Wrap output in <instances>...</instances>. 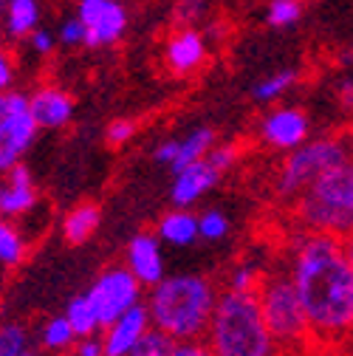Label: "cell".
Masks as SVG:
<instances>
[{"instance_id":"34","label":"cell","mask_w":353,"mask_h":356,"mask_svg":"<svg viewBox=\"0 0 353 356\" xmlns=\"http://www.w3.org/2000/svg\"><path fill=\"white\" fill-rule=\"evenodd\" d=\"M26 40L31 42V49H34L40 57H49V54L54 51V46H57V37H54L49 29H34Z\"/></svg>"},{"instance_id":"19","label":"cell","mask_w":353,"mask_h":356,"mask_svg":"<svg viewBox=\"0 0 353 356\" xmlns=\"http://www.w3.org/2000/svg\"><path fill=\"white\" fill-rule=\"evenodd\" d=\"M0 15H3V29L12 40H26L34 29H40L37 0H6Z\"/></svg>"},{"instance_id":"23","label":"cell","mask_w":353,"mask_h":356,"mask_svg":"<svg viewBox=\"0 0 353 356\" xmlns=\"http://www.w3.org/2000/svg\"><path fill=\"white\" fill-rule=\"evenodd\" d=\"M294 85H297V71H288V68L274 71V74H269L266 79H260V82L254 85L252 99L260 102V105H272V102L283 99Z\"/></svg>"},{"instance_id":"14","label":"cell","mask_w":353,"mask_h":356,"mask_svg":"<svg viewBox=\"0 0 353 356\" xmlns=\"http://www.w3.org/2000/svg\"><path fill=\"white\" fill-rule=\"evenodd\" d=\"M37 204H40V193L23 161L15 164L9 172H3V184H0V218H6V220L26 218L34 212Z\"/></svg>"},{"instance_id":"38","label":"cell","mask_w":353,"mask_h":356,"mask_svg":"<svg viewBox=\"0 0 353 356\" xmlns=\"http://www.w3.org/2000/svg\"><path fill=\"white\" fill-rule=\"evenodd\" d=\"M175 153H179V139H164L158 147H156V153H153V159L158 161V164H172L175 161Z\"/></svg>"},{"instance_id":"21","label":"cell","mask_w":353,"mask_h":356,"mask_svg":"<svg viewBox=\"0 0 353 356\" xmlns=\"http://www.w3.org/2000/svg\"><path fill=\"white\" fill-rule=\"evenodd\" d=\"M28 257V238L15 224V220L0 218V266L3 269H17Z\"/></svg>"},{"instance_id":"1","label":"cell","mask_w":353,"mask_h":356,"mask_svg":"<svg viewBox=\"0 0 353 356\" xmlns=\"http://www.w3.org/2000/svg\"><path fill=\"white\" fill-rule=\"evenodd\" d=\"M288 277L305 311L311 345L339 348L353 328V254L350 238L294 232Z\"/></svg>"},{"instance_id":"37","label":"cell","mask_w":353,"mask_h":356,"mask_svg":"<svg viewBox=\"0 0 353 356\" xmlns=\"http://www.w3.org/2000/svg\"><path fill=\"white\" fill-rule=\"evenodd\" d=\"M15 82V63L9 57V51L0 46V91H9Z\"/></svg>"},{"instance_id":"11","label":"cell","mask_w":353,"mask_h":356,"mask_svg":"<svg viewBox=\"0 0 353 356\" xmlns=\"http://www.w3.org/2000/svg\"><path fill=\"white\" fill-rule=\"evenodd\" d=\"M150 317L145 300L133 308H127L122 317H116L113 323H108L99 331V342H102V356H133L136 345L145 339V334L150 331Z\"/></svg>"},{"instance_id":"26","label":"cell","mask_w":353,"mask_h":356,"mask_svg":"<svg viewBox=\"0 0 353 356\" xmlns=\"http://www.w3.org/2000/svg\"><path fill=\"white\" fill-rule=\"evenodd\" d=\"M28 350V328L23 323H0V356H20Z\"/></svg>"},{"instance_id":"7","label":"cell","mask_w":353,"mask_h":356,"mask_svg":"<svg viewBox=\"0 0 353 356\" xmlns=\"http://www.w3.org/2000/svg\"><path fill=\"white\" fill-rule=\"evenodd\" d=\"M37 124L28 113V97L20 91H0V175L9 172L31 150Z\"/></svg>"},{"instance_id":"33","label":"cell","mask_w":353,"mask_h":356,"mask_svg":"<svg viewBox=\"0 0 353 356\" xmlns=\"http://www.w3.org/2000/svg\"><path fill=\"white\" fill-rule=\"evenodd\" d=\"M57 40L63 42V46H85V29H82V23H79V17L74 15V17H68L63 26H60V34H57Z\"/></svg>"},{"instance_id":"32","label":"cell","mask_w":353,"mask_h":356,"mask_svg":"<svg viewBox=\"0 0 353 356\" xmlns=\"http://www.w3.org/2000/svg\"><path fill=\"white\" fill-rule=\"evenodd\" d=\"M133 136H136V122L133 119H113L105 130V142L110 147H124Z\"/></svg>"},{"instance_id":"3","label":"cell","mask_w":353,"mask_h":356,"mask_svg":"<svg viewBox=\"0 0 353 356\" xmlns=\"http://www.w3.org/2000/svg\"><path fill=\"white\" fill-rule=\"evenodd\" d=\"M204 345L212 356H280V348L263 323L254 291H217Z\"/></svg>"},{"instance_id":"27","label":"cell","mask_w":353,"mask_h":356,"mask_svg":"<svg viewBox=\"0 0 353 356\" xmlns=\"http://www.w3.org/2000/svg\"><path fill=\"white\" fill-rule=\"evenodd\" d=\"M302 17V0H269L266 20L274 29H288Z\"/></svg>"},{"instance_id":"41","label":"cell","mask_w":353,"mask_h":356,"mask_svg":"<svg viewBox=\"0 0 353 356\" xmlns=\"http://www.w3.org/2000/svg\"><path fill=\"white\" fill-rule=\"evenodd\" d=\"M280 356H299V353H280Z\"/></svg>"},{"instance_id":"10","label":"cell","mask_w":353,"mask_h":356,"mask_svg":"<svg viewBox=\"0 0 353 356\" xmlns=\"http://www.w3.org/2000/svg\"><path fill=\"white\" fill-rule=\"evenodd\" d=\"M257 133H260V142L269 150L291 153L294 147L311 139V119L297 105H283V108H274L263 116Z\"/></svg>"},{"instance_id":"20","label":"cell","mask_w":353,"mask_h":356,"mask_svg":"<svg viewBox=\"0 0 353 356\" xmlns=\"http://www.w3.org/2000/svg\"><path fill=\"white\" fill-rule=\"evenodd\" d=\"M215 145H217V139H215V130L212 127H195V130H190L184 139H179V153H175V161L170 164V170L179 172V170L201 161Z\"/></svg>"},{"instance_id":"17","label":"cell","mask_w":353,"mask_h":356,"mask_svg":"<svg viewBox=\"0 0 353 356\" xmlns=\"http://www.w3.org/2000/svg\"><path fill=\"white\" fill-rule=\"evenodd\" d=\"M161 246H172V249H184L192 246L198 241V215L192 209H170L167 215H161V220L156 224V232Z\"/></svg>"},{"instance_id":"28","label":"cell","mask_w":353,"mask_h":356,"mask_svg":"<svg viewBox=\"0 0 353 356\" xmlns=\"http://www.w3.org/2000/svg\"><path fill=\"white\" fill-rule=\"evenodd\" d=\"M263 272L266 269L257 266L254 260H240L227 277V289H232V291H254L260 277H263Z\"/></svg>"},{"instance_id":"30","label":"cell","mask_w":353,"mask_h":356,"mask_svg":"<svg viewBox=\"0 0 353 356\" xmlns=\"http://www.w3.org/2000/svg\"><path fill=\"white\" fill-rule=\"evenodd\" d=\"M204 9H206V0H179L172 9L175 29H192V23L204 17Z\"/></svg>"},{"instance_id":"12","label":"cell","mask_w":353,"mask_h":356,"mask_svg":"<svg viewBox=\"0 0 353 356\" xmlns=\"http://www.w3.org/2000/svg\"><path fill=\"white\" fill-rule=\"evenodd\" d=\"M28 97V113L37 130H60L74 119V97L54 82H42Z\"/></svg>"},{"instance_id":"15","label":"cell","mask_w":353,"mask_h":356,"mask_svg":"<svg viewBox=\"0 0 353 356\" xmlns=\"http://www.w3.org/2000/svg\"><path fill=\"white\" fill-rule=\"evenodd\" d=\"M172 175L175 178H172L170 198L179 209H192L220 181V178H224L206 159H201V161H195V164H190V167H184L179 172H172Z\"/></svg>"},{"instance_id":"36","label":"cell","mask_w":353,"mask_h":356,"mask_svg":"<svg viewBox=\"0 0 353 356\" xmlns=\"http://www.w3.org/2000/svg\"><path fill=\"white\" fill-rule=\"evenodd\" d=\"M170 356H212V353L204 345V339H192V342H172Z\"/></svg>"},{"instance_id":"2","label":"cell","mask_w":353,"mask_h":356,"mask_svg":"<svg viewBox=\"0 0 353 356\" xmlns=\"http://www.w3.org/2000/svg\"><path fill=\"white\" fill-rule=\"evenodd\" d=\"M217 291V283L206 275H164L145 297L150 325L170 342L204 339Z\"/></svg>"},{"instance_id":"39","label":"cell","mask_w":353,"mask_h":356,"mask_svg":"<svg viewBox=\"0 0 353 356\" xmlns=\"http://www.w3.org/2000/svg\"><path fill=\"white\" fill-rule=\"evenodd\" d=\"M350 97H353V88H350V79H345L342 82V102H345V108H350Z\"/></svg>"},{"instance_id":"31","label":"cell","mask_w":353,"mask_h":356,"mask_svg":"<svg viewBox=\"0 0 353 356\" xmlns=\"http://www.w3.org/2000/svg\"><path fill=\"white\" fill-rule=\"evenodd\" d=\"M170 348H172V342L164 334H158L156 328H150L145 334V339L136 345L133 356H170Z\"/></svg>"},{"instance_id":"35","label":"cell","mask_w":353,"mask_h":356,"mask_svg":"<svg viewBox=\"0 0 353 356\" xmlns=\"http://www.w3.org/2000/svg\"><path fill=\"white\" fill-rule=\"evenodd\" d=\"M68 353H71V356H102L99 334H97V337H79V339H74V345H71Z\"/></svg>"},{"instance_id":"16","label":"cell","mask_w":353,"mask_h":356,"mask_svg":"<svg viewBox=\"0 0 353 356\" xmlns=\"http://www.w3.org/2000/svg\"><path fill=\"white\" fill-rule=\"evenodd\" d=\"M206 60V40L195 29H175L167 37L164 46V63L175 76H187L198 71Z\"/></svg>"},{"instance_id":"5","label":"cell","mask_w":353,"mask_h":356,"mask_svg":"<svg viewBox=\"0 0 353 356\" xmlns=\"http://www.w3.org/2000/svg\"><path fill=\"white\" fill-rule=\"evenodd\" d=\"M257 305L263 323H266L274 345L280 353H308L314 350L311 345V331H308L305 311L299 305V297L294 291V283L288 277L286 266H274L266 269L254 289Z\"/></svg>"},{"instance_id":"9","label":"cell","mask_w":353,"mask_h":356,"mask_svg":"<svg viewBox=\"0 0 353 356\" xmlns=\"http://www.w3.org/2000/svg\"><path fill=\"white\" fill-rule=\"evenodd\" d=\"M76 17L85 29L88 49H105L119 42L130 20L122 0H79Z\"/></svg>"},{"instance_id":"40","label":"cell","mask_w":353,"mask_h":356,"mask_svg":"<svg viewBox=\"0 0 353 356\" xmlns=\"http://www.w3.org/2000/svg\"><path fill=\"white\" fill-rule=\"evenodd\" d=\"M20 356H40V353H37V350H31V348H28V350H26V353H20Z\"/></svg>"},{"instance_id":"29","label":"cell","mask_w":353,"mask_h":356,"mask_svg":"<svg viewBox=\"0 0 353 356\" xmlns=\"http://www.w3.org/2000/svg\"><path fill=\"white\" fill-rule=\"evenodd\" d=\"M240 156H243V153H240V147H238V145H215L204 159H206V161H209L220 175H227V172L240 161Z\"/></svg>"},{"instance_id":"8","label":"cell","mask_w":353,"mask_h":356,"mask_svg":"<svg viewBox=\"0 0 353 356\" xmlns=\"http://www.w3.org/2000/svg\"><path fill=\"white\" fill-rule=\"evenodd\" d=\"M88 302L97 311V320L99 325L105 328L108 323H113L116 317H122L127 308H133L145 300V289L139 286V280L130 275L124 266H110L105 269L94 283L91 289L85 291Z\"/></svg>"},{"instance_id":"6","label":"cell","mask_w":353,"mask_h":356,"mask_svg":"<svg viewBox=\"0 0 353 356\" xmlns=\"http://www.w3.org/2000/svg\"><path fill=\"white\" fill-rule=\"evenodd\" d=\"M350 161V145L347 136H320V139H308L305 145L294 147L286 153L280 161V170L274 175V195L286 204H294L317 178L339 164Z\"/></svg>"},{"instance_id":"24","label":"cell","mask_w":353,"mask_h":356,"mask_svg":"<svg viewBox=\"0 0 353 356\" xmlns=\"http://www.w3.org/2000/svg\"><path fill=\"white\" fill-rule=\"evenodd\" d=\"M74 331L68 328V323H65V317L60 314V317H51V320H46L40 325V345L46 348L49 353H68L71 350V345H74Z\"/></svg>"},{"instance_id":"22","label":"cell","mask_w":353,"mask_h":356,"mask_svg":"<svg viewBox=\"0 0 353 356\" xmlns=\"http://www.w3.org/2000/svg\"><path fill=\"white\" fill-rule=\"evenodd\" d=\"M63 317H65V323H68V328L74 331L76 339L79 337H97L102 331V325L97 320V311L91 308V302H88L85 294H76V297L68 300Z\"/></svg>"},{"instance_id":"25","label":"cell","mask_w":353,"mask_h":356,"mask_svg":"<svg viewBox=\"0 0 353 356\" xmlns=\"http://www.w3.org/2000/svg\"><path fill=\"white\" fill-rule=\"evenodd\" d=\"M232 229V220L220 212V209H204L198 215V238L206 243H217L224 241Z\"/></svg>"},{"instance_id":"18","label":"cell","mask_w":353,"mask_h":356,"mask_svg":"<svg viewBox=\"0 0 353 356\" xmlns=\"http://www.w3.org/2000/svg\"><path fill=\"white\" fill-rule=\"evenodd\" d=\"M99 224H102L99 207L91 204V201H82V204L71 207V209L63 215V238H65V243H71V246H82V243H88V241L97 235Z\"/></svg>"},{"instance_id":"4","label":"cell","mask_w":353,"mask_h":356,"mask_svg":"<svg viewBox=\"0 0 353 356\" xmlns=\"http://www.w3.org/2000/svg\"><path fill=\"white\" fill-rule=\"evenodd\" d=\"M297 232H320L350 238L353 229V164H339L322 172L291 204Z\"/></svg>"},{"instance_id":"13","label":"cell","mask_w":353,"mask_h":356,"mask_svg":"<svg viewBox=\"0 0 353 356\" xmlns=\"http://www.w3.org/2000/svg\"><path fill=\"white\" fill-rule=\"evenodd\" d=\"M124 269L139 280L142 289L156 286L164 275V249L158 243V238L153 232H136L127 243V254H124Z\"/></svg>"}]
</instances>
